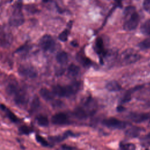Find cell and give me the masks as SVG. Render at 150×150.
I'll use <instances>...</instances> for the list:
<instances>
[{
	"instance_id": "cell-1",
	"label": "cell",
	"mask_w": 150,
	"mask_h": 150,
	"mask_svg": "<svg viewBox=\"0 0 150 150\" xmlns=\"http://www.w3.org/2000/svg\"><path fill=\"white\" fill-rule=\"evenodd\" d=\"M80 84L76 83L73 85L62 86L60 85H56L53 87L52 92L54 95L60 97H69L76 93L80 88Z\"/></svg>"
},
{
	"instance_id": "cell-2",
	"label": "cell",
	"mask_w": 150,
	"mask_h": 150,
	"mask_svg": "<svg viewBox=\"0 0 150 150\" xmlns=\"http://www.w3.org/2000/svg\"><path fill=\"white\" fill-rule=\"evenodd\" d=\"M24 22V17L22 12L21 5H16L9 19V23L13 26H19Z\"/></svg>"
},
{
	"instance_id": "cell-3",
	"label": "cell",
	"mask_w": 150,
	"mask_h": 150,
	"mask_svg": "<svg viewBox=\"0 0 150 150\" xmlns=\"http://www.w3.org/2000/svg\"><path fill=\"white\" fill-rule=\"evenodd\" d=\"M140 59V55L134 50L128 49L120 56V62L122 64L127 65L133 63Z\"/></svg>"
},
{
	"instance_id": "cell-4",
	"label": "cell",
	"mask_w": 150,
	"mask_h": 150,
	"mask_svg": "<svg viewBox=\"0 0 150 150\" xmlns=\"http://www.w3.org/2000/svg\"><path fill=\"white\" fill-rule=\"evenodd\" d=\"M18 73L25 77L33 79L37 77L38 72L34 67L28 64H22L18 67Z\"/></svg>"
},
{
	"instance_id": "cell-5",
	"label": "cell",
	"mask_w": 150,
	"mask_h": 150,
	"mask_svg": "<svg viewBox=\"0 0 150 150\" xmlns=\"http://www.w3.org/2000/svg\"><path fill=\"white\" fill-rule=\"evenodd\" d=\"M39 45L43 50L52 52L55 47V42L50 35H45L40 38Z\"/></svg>"
},
{
	"instance_id": "cell-6",
	"label": "cell",
	"mask_w": 150,
	"mask_h": 150,
	"mask_svg": "<svg viewBox=\"0 0 150 150\" xmlns=\"http://www.w3.org/2000/svg\"><path fill=\"white\" fill-rule=\"evenodd\" d=\"M103 124L107 127L117 129H123L127 125V123L125 122L122 121L115 118L105 119L103 121Z\"/></svg>"
},
{
	"instance_id": "cell-7",
	"label": "cell",
	"mask_w": 150,
	"mask_h": 150,
	"mask_svg": "<svg viewBox=\"0 0 150 150\" xmlns=\"http://www.w3.org/2000/svg\"><path fill=\"white\" fill-rule=\"evenodd\" d=\"M139 23V16L135 12L132 13L129 18L124 23V29L126 30H132L135 29Z\"/></svg>"
},
{
	"instance_id": "cell-8",
	"label": "cell",
	"mask_w": 150,
	"mask_h": 150,
	"mask_svg": "<svg viewBox=\"0 0 150 150\" xmlns=\"http://www.w3.org/2000/svg\"><path fill=\"white\" fill-rule=\"evenodd\" d=\"M13 100L15 103L19 106H24L28 102V97L26 93L19 89L18 92L13 96Z\"/></svg>"
},
{
	"instance_id": "cell-9",
	"label": "cell",
	"mask_w": 150,
	"mask_h": 150,
	"mask_svg": "<svg viewBox=\"0 0 150 150\" xmlns=\"http://www.w3.org/2000/svg\"><path fill=\"white\" fill-rule=\"evenodd\" d=\"M128 118L134 122H143L150 120V114L147 113H131L128 115Z\"/></svg>"
},
{
	"instance_id": "cell-10",
	"label": "cell",
	"mask_w": 150,
	"mask_h": 150,
	"mask_svg": "<svg viewBox=\"0 0 150 150\" xmlns=\"http://www.w3.org/2000/svg\"><path fill=\"white\" fill-rule=\"evenodd\" d=\"M52 122L56 125H64L69 123V120L66 114L63 112H59L53 115Z\"/></svg>"
},
{
	"instance_id": "cell-11",
	"label": "cell",
	"mask_w": 150,
	"mask_h": 150,
	"mask_svg": "<svg viewBox=\"0 0 150 150\" xmlns=\"http://www.w3.org/2000/svg\"><path fill=\"white\" fill-rule=\"evenodd\" d=\"M12 36L10 33L4 32H0V47H9L12 43Z\"/></svg>"
},
{
	"instance_id": "cell-12",
	"label": "cell",
	"mask_w": 150,
	"mask_h": 150,
	"mask_svg": "<svg viewBox=\"0 0 150 150\" xmlns=\"http://www.w3.org/2000/svg\"><path fill=\"white\" fill-rule=\"evenodd\" d=\"M39 93L40 96L46 101L52 100L54 98V96L53 92L50 91L46 88H42L39 91Z\"/></svg>"
},
{
	"instance_id": "cell-13",
	"label": "cell",
	"mask_w": 150,
	"mask_h": 150,
	"mask_svg": "<svg viewBox=\"0 0 150 150\" xmlns=\"http://www.w3.org/2000/svg\"><path fill=\"white\" fill-rule=\"evenodd\" d=\"M105 88L110 91H117L121 89V86L117 81L112 80L106 84Z\"/></svg>"
},
{
	"instance_id": "cell-14",
	"label": "cell",
	"mask_w": 150,
	"mask_h": 150,
	"mask_svg": "<svg viewBox=\"0 0 150 150\" xmlns=\"http://www.w3.org/2000/svg\"><path fill=\"white\" fill-rule=\"evenodd\" d=\"M74 115L76 117L80 120L85 119L88 116V113L82 107L76 108V110L74 111Z\"/></svg>"
},
{
	"instance_id": "cell-15",
	"label": "cell",
	"mask_w": 150,
	"mask_h": 150,
	"mask_svg": "<svg viewBox=\"0 0 150 150\" xmlns=\"http://www.w3.org/2000/svg\"><path fill=\"white\" fill-rule=\"evenodd\" d=\"M19 89L20 88L17 84L15 83H11L7 86L6 88V92L8 95L13 96L18 92Z\"/></svg>"
},
{
	"instance_id": "cell-16",
	"label": "cell",
	"mask_w": 150,
	"mask_h": 150,
	"mask_svg": "<svg viewBox=\"0 0 150 150\" xmlns=\"http://www.w3.org/2000/svg\"><path fill=\"white\" fill-rule=\"evenodd\" d=\"M0 107L1 108V109L4 111V112L6 113V116L8 117V118L12 122H16L18 121V118H17V117L8 108H7L6 107V106H5L3 104H1Z\"/></svg>"
},
{
	"instance_id": "cell-17",
	"label": "cell",
	"mask_w": 150,
	"mask_h": 150,
	"mask_svg": "<svg viewBox=\"0 0 150 150\" xmlns=\"http://www.w3.org/2000/svg\"><path fill=\"white\" fill-rule=\"evenodd\" d=\"M142 87V86H137L134 88H132V89H130L129 91H128L125 94L124 96V97H122V100H121V103H127L128 101H129L131 100V94L137 90H139V88H141Z\"/></svg>"
},
{
	"instance_id": "cell-18",
	"label": "cell",
	"mask_w": 150,
	"mask_h": 150,
	"mask_svg": "<svg viewBox=\"0 0 150 150\" xmlns=\"http://www.w3.org/2000/svg\"><path fill=\"white\" fill-rule=\"evenodd\" d=\"M56 60L61 64H66L68 60L67 53L65 52H59L56 56Z\"/></svg>"
},
{
	"instance_id": "cell-19",
	"label": "cell",
	"mask_w": 150,
	"mask_h": 150,
	"mask_svg": "<svg viewBox=\"0 0 150 150\" xmlns=\"http://www.w3.org/2000/svg\"><path fill=\"white\" fill-rule=\"evenodd\" d=\"M80 67L74 64H71L68 67V74L71 77L77 76L80 72Z\"/></svg>"
},
{
	"instance_id": "cell-20",
	"label": "cell",
	"mask_w": 150,
	"mask_h": 150,
	"mask_svg": "<svg viewBox=\"0 0 150 150\" xmlns=\"http://www.w3.org/2000/svg\"><path fill=\"white\" fill-rule=\"evenodd\" d=\"M96 52L100 54H105L104 53V44H103V40L102 38H98L96 39Z\"/></svg>"
},
{
	"instance_id": "cell-21",
	"label": "cell",
	"mask_w": 150,
	"mask_h": 150,
	"mask_svg": "<svg viewBox=\"0 0 150 150\" xmlns=\"http://www.w3.org/2000/svg\"><path fill=\"white\" fill-rule=\"evenodd\" d=\"M141 130V129L138 127H132L128 129L126 131L125 134L129 137H137L139 135Z\"/></svg>"
},
{
	"instance_id": "cell-22",
	"label": "cell",
	"mask_w": 150,
	"mask_h": 150,
	"mask_svg": "<svg viewBox=\"0 0 150 150\" xmlns=\"http://www.w3.org/2000/svg\"><path fill=\"white\" fill-rule=\"evenodd\" d=\"M37 123L41 127H47L49 125V120L47 117L43 115H39L37 118Z\"/></svg>"
},
{
	"instance_id": "cell-23",
	"label": "cell",
	"mask_w": 150,
	"mask_h": 150,
	"mask_svg": "<svg viewBox=\"0 0 150 150\" xmlns=\"http://www.w3.org/2000/svg\"><path fill=\"white\" fill-rule=\"evenodd\" d=\"M141 30L142 33L150 35V19L146 21L141 26Z\"/></svg>"
},
{
	"instance_id": "cell-24",
	"label": "cell",
	"mask_w": 150,
	"mask_h": 150,
	"mask_svg": "<svg viewBox=\"0 0 150 150\" xmlns=\"http://www.w3.org/2000/svg\"><path fill=\"white\" fill-rule=\"evenodd\" d=\"M40 106V100L38 97L35 96L30 105V110L32 112L36 111Z\"/></svg>"
},
{
	"instance_id": "cell-25",
	"label": "cell",
	"mask_w": 150,
	"mask_h": 150,
	"mask_svg": "<svg viewBox=\"0 0 150 150\" xmlns=\"http://www.w3.org/2000/svg\"><path fill=\"white\" fill-rule=\"evenodd\" d=\"M138 46L142 50L150 49V38H147L144 40L139 43Z\"/></svg>"
},
{
	"instance_id": "cell-26",
	"label": "cell",
	"mask_w": 150,
	"mask_h": 150,
	"mask_svg": "<svg viewBox=\"0 0 150 150\" xmlns=\"http://www.w3.org/2000/svg\"><path fill=\"white\" fill-rule=\"evenodd\" d=\"M35 138H36V141H37L38 142H39L41 145H42V146H46V147L49 146V143L47 142V141L43 137H42V136H40V135L36 134Z\"/></svg>"
},
{
	"instance_id": "cell-27",
	"label": "cell",
	"mask_w": 150,
	"mask_h": 150,
	"mask_svg": "<svg viewBox=\"0 0 150 150\" xmlns=\"http://www.w3.org/2000/svg\"><path fill=\"white\" fill-rule=\"evenodd\" d=\"M69 34V31L68 29H65L59 35V39L62 42H66L67 40V38Z\"/></svg>"
},
{
	"instance_id": "cell-28",
	"label": "cell",
	"mask_w": 150,
	"mask_h": 150,
	"mask_svg": "<svg viewBox=\"0 0 150 150\" xmlns=\"http://www.w3.org/2000/svg\"><path fill=\"white\" fill-rule=\"evenodd\" d=\"M19 132L23 134L28 135L32 132V130L26 125H22L19 129Z\"/></svg>"
},
{
	"instance_id": "cell-29",
	"label": "cell",
	"mask_w": 150,
	"mask_h": 150,
	"mask_svg": "<svg viewBox=\"0 0 150 150\" xmlns=\"http://www.w3.org/2000/svg\"><path fill=\"white\" fill-rule=\"evenodd\" d=\"M120 148L122 149H135V146L134 144L127 143L120 144Z\"/></svg>"
},
{
	"instance_id": "cell-30",
	"label": "cell",
	"mask_w": 150,
	"mask_h": 150,
	"mask_svg": "<svg viewBox=\"0 0 150 150\" xmlns=\"http://www.w3.org/2000/svg\"><path fill=\"white\" fill-rule=\"evenodd\" d=\"M135 12V8L134 6H127L124 11V14L125 16L131 15L132 13Z\"/></svg>"
},
{
	"instance_id": "cell-31",
	"label": "cell",
	"mask_w": 150,
	"mask_h": 150,
	"mask_svg": "<svg viewBox=\"0 0 150 150\" xmlns=\"http://www.w3.org/2000/svg\"><path fill=\"white\" fill-rule=\"evenodd\" d=\"M143 6L146 11L150 13V0H144Z\"/></svg>"
},
{
	"instance_id": "cell-32",
	"label": "cell",
	"mask_w": 150,
	"mask_h": 150,
	"mask_svg": "<svg viewBox=\"0 0 150 150\" xmlns=\"http://www.w3.org/2000/svg\"><path fill=\"white\" fill-rule=\"evenodd\" d=\"M28 49H29V46L25 45H23V46L20 47L19 48H18V49L16 50V52H23L26 51Z\"/></svg>"
},
{
	"instance_id": "cell-33",
	"label": "cell",
	"mask_w": 150,
	"mask_h": 150,
	"mask_svg": "<svg viewBox=\"0 0 150 150\" xmlns=\"http://www.w3.org/2000/svg\"><path fill=\"white\" fill-rule=\"evenodd\" d=\"M81 63H83L84 65H89L91 64V60L87 58V57H85V58H83L81 59Z\"/></svg>"
},
{
	"instance_id": "cell-34",
	"label": "cell",
	"mask_w": 150,
	"mask_h": 150,
	"mask_svg": "<svg viewBox=\"0 0 150 150\" xmlns=\"http://www.w3.org/2000/svg\"><path fill=\"white\" fill-rule=\"evenodd\" d=\"M62 148H63L64 149H74L75 148H74L73 146H68V145H62Z\"/></svg>"
},
{
	"instance_id": "cell-35",
	"label": "cell",
	"mask_w": 150,
	"mask_h": 150,
	"mask_svg": "<svg viewBox=\"0 0 150 150\" xmlns=\"http://www.w3.org/2000/svg\"><path fill=\"white\" fill-rule=\"evenodd\" d=\"M125 110V108L121 105H119L117 107V110L118 111V112H122L124 110Z\"/></svg>"
},
{
	"instance_id": "cell-36",
	"label": "cell",
	"mask_w": 150,
	"mask_h": 150,
	"mask_svg": "<svg viewBox=\"0 0 150 150\" xmlns=\"http://www.w3.org/2000/svg\"><path fill=\"white\" fill-rule=\"evenodd\" d=\"M147 137H148V138H149V139H150V132L148 134V135H147Z\"/></svg>"
},
{
	"instance_id": "cell-37",
	"label": "cell",
	"mask_w": 150,
	"mask_h": 150,
	"mask_svg": "<svg viewBox=\"0 0 150 150\" xmlns=\"http://www.w3.org/2000/svg\"><path fill=\"white\" fill-rule=\"evenodd\" d=\"M43 1H48L49 0H43Z\"/></svg>"
}]
</instances>
